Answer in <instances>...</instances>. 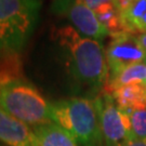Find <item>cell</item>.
I'll use <instances>...</instances> for the list:
<instances>
[{
	"label": "cell",
	"instance_id": "obj_16",
	"mask_svg": "<svg viewBox=\"0 0 146 146\" xmlns=\"http://www.w3.org/2000/svg\"><path fill=\"white\" fill-rule=\"evenodd\" d=\"M75 1L80 3V5L88 7L92 10H95L96 8H99L101 5H105V3H111L114 0H75Z\"/></svg>",
	"mask_w": 146,
	"mask_h": 146
},
{
	"label": "cell",
	"instance_id": "obj_3",
	"mask_svg": "<svg viewBox=\"0 0 146 146\" xmlns=\"http://www.w3.org/2000/svg\"><path fill=\"white\" fill-rule=\"evenodd\" d=\"M40 0H0V54L21 52L39 20Z\"/></svg>",
	"mask_w": 146,
	"mask_h": 146
},
{
	"label": "cell",
	"instance_id": "obj_2",
	"mask_svg": "<svg viewBox=\"0 0 146 146\" xmlns=\"http://www.w3.org/2000/svg\"><path fill=\"white\" fill-rule=\"evenodd\" d=\"M51 120L81 146L104 144L93 99L77 96L55 102L51 105Z\"/></svg>",
	"mask_w": 146,
	"mask_h": 146
},
{
	"label": "cell",
	"instance_id": "obj_10",
	"mask_svg": "<svg viewBox=\"0 0 146 146\" xmlns=\"http://www.w3.org/2000/svg\"><path fill=\"white\" fill-rule=\"evenodd\" d=\"M146 82V64L139 63L125 68L115 76H110L105 80L102 92L111 94L121 87L132 84H145Z\"/></svg>",
	"mask_w": 146,
	"mask_h": 146
},
{
	"label": "cell",
	"instance_id": "obj_8",
	"mask_svg": "<svg viewBox=\"0 0 146 146\" xmlns=\"http://www.w3.org/2000/svg\"><path fill=\"white\" fill-rule=\"evenodd\" d=\"M0 142L8 146H39L34 130L0 107Z\"/></svg>",
	"mask_w": 146,
	"mask_h": 146
},
{
	"label": "cell",
	"instance_id": "obj_4",
	"mask_svg": "<svg viewBox=\"0 0 146 146\" xmlns=\"http://www.w3.org/2000/svg\"><path fill=\"white\" fill-rule=\"evenodd\" d=\"M51 105L27 80L12 82L0 88V107L33 128L52 123Z\"/></svg>",
	"mask_w": 146,
	"mask_h": 146
},
{
	"label": "cell",
	"instance_id": "obj_19",
	"mask_svg": "<svg viewBox=\"0 0 146 146\" xmlns=\"http://www.w3.org/2000/svg\"><path fill=\"white\" fill-rule=\"evenodd\" d=\"M136 37H137V41L140 43V46H141L142 49L146 52V33L140 34V35H137Z\"/></svg>",
	"mask_w": 146,
	"mask_h": 146
},
{
	"label": "cell",
	"instance_id": "obj_13",
	"mask_svg": "<svg viewBox=\"0 0 146 146\" xmlns=\"http://www.w3.org/2000/svg\"><path fill=\"white\" fill-rule=\"evenodd\" d=\"M120 15L125 33L132 35L146 33V0H133L130 8Z\"/></svg>",
	"mask_w": 146,
	"mask_h": 146
},
{
	"label": "cell",
	"instance_id": "obj_5",
	"mask_svg": "<svg viewBox=\"0 0 146 146\" xmlns=\"http://www.w3.org/2000/svg\"><path fill=\"white\" fill-rule=\"evenodd\" d=\"M93 100L105 146H121L133 140L130 115L117 106L110 94L101 92Z\"/></svg>",
	"mask_w": 146,
	"mask_h": 146
},
{
	"label": "cell",
	"instance_id": "obj_14",
	"mask_svg": "<svg viewBox=\"0 0 146 146\" xmlns=\"http://www.w3.org/2000/svg\"><path fill=\"white\" fill-rule=\"evenodd\" d=\"M93 11L99 22L107 31L108 36H110V38L125 33L123 25H122V21H121V15L114 7L113 2L105 3Z\"/></svg>",
	"mask_w": 146,
	"mask_h": 146
},
{
	"label": "cell",
	"instance_id": "obj_9",
	"mask_svg": "<svg viewBox=\"0 0 146 146\" xmlns=\"http://www.w3.org/2000/svg\"><path fill=\"white\" fill-rule=\"evenodd\" d=\"M110 96L117 106L130 115L134 110H146V84H132L114 91Z\"/></svg>",
	"mask_w": 146,
	"mask_h": 146
},
{
	"label": "cell",
	"instance_id": "obj_12",
	"mask_svg": "<svg viewBox=\"0 0 146 146\" xmlns=\"http://www.w3.org/2000/svg\"><path fill=\"white\" fill-rule=\"evenodd\" d=\"M26 80L21 52H5L0 54V88L12 82Z\"/></svg>",
	"mask_w": 146,
	"mask_h": 146
},
{
	"label": "cell",
	"instance_id": "obj_20",
	"mask_svg": "<svg viewBox=\"0 0 146 146\" xmlns=\"http://www.w3.org/2000/svg\"><path fill=\"white\" fill-rule=\"evenodd\" d=\"M145 64H146V62H145ZM145 84H146V82H145Z\"/></svg>",
	"mask_w": 146,
	"mask_h": 146
},
{
	"label": "cell",
	"instance_id": "obj_7",
	"mask_svg": "<svg viewBox=\"0 0 146 146\" xmlns=\"http://www.w3.org/2000/svg\"><path fill=\"white\" fill-rule=\"evenodd\" d=\"M105 58L108 68L107 77H110L132 65L145 63L146 52L140 46L136 35L123 33L111 37L105 50Z\"/></svg>",
	"mask_w": 146,
	"mask_h": 146
},
{
	"label": "cell",
	"instance_id": "obj_1",
	"mask_svg": "<svg viewBox=\"0 0 146 146\" xmlns=\"http://www.w3.org/2000/svg\"><path fill=\"white\" fill-rule=\"evenodd\" d=\"M51 38L74 82L94 92L102 91L108 72L102 43L82 36L72 25L55 27Z\"/></svg>",
	"mask_w": 146,
	"mask_h": 146
},
{
	"label": "cell",
	"instance_id": "obj_15",
	"mask_svg": "<svg viewBox=\"0 0 146 146\" xmlns=\"http://www.w3.org/2000/svg\"><path fill=\"white\" fill-rule=\"evenodd\" d=\"M130 120L133 140H146V110L132 111Z\"/></svg>",
	"mask_w": 146,
	"mask_h": 146
},
{
	"label": "cell",
	"instance_id": "obj_21",
	"mask_svg": "<svg viewBox=\"0 0 146 146\" xmlns=\"http://www.w3.org/2000/svg\"><path fill=\"white\" fill-rule=\"evenodd\" d=\"M0 146H2V145H0Z\"/></svg>",
	"mask_w": 146,
	"mask_h": 146
},
{
	"label": "cell",
	"instance_id": "obj_17",
	"mask_svg": "<svg viewBox=\"0 0 146 146\" xmlns=\"http://www.w3.org/2000/svg\"><path fill=\"white\" fill-rule=\"evenodd\" d=\"M132 2H133V0H114L113 5L119 13H122V12H125V10H128L130 8Z\"/></svg>",
	"mask_w": 146,
	"mask_h": 146
},
{
	"label": "cell",
	"instance_id": "obj_11",
	"mask_svg": "<svg viewBox=\"0 0 146 146\" xmlns=\"http://www.w3.org/2000/svg\"><path fill=\"white\" fill-rule=\"evenodd\" d=\"M33 130L39 146H78L73 136L53 122L36 127Z\"/></svg>",
	"mask_w": 146,
	"mask_h": 146
},
{
	"label": "cell",
	"instance_id": "obj_6",
	"mask_svg": "<svg viewBox=\"0 0 146 146\" xmlns=\"http://www.w3.org/2000/svg\"><path fill=\"white\" fill-rule=\"evenodd\" d=\"M51 11L70 22L72 26L82 36L101 41L108 33L101 24L94 11L75 0H54Z\"/></svg>",
	"mask_w": 146,
	"mask_h": 146
},
{
	"label": "cell",
	"instance_id": "obj_18",
	"mask_svg": "<svg viewBox=\"0 0 146 146\" xmlns=\"http://www.w3.org/2000/svg\"><path fill=\"white\" fill-rule=\"evenodd\" d=\"M121 146H146V140H131Z\"/></svg>",
	"mask_w": 146,
	"mask_h": 146
}]
</instances>
